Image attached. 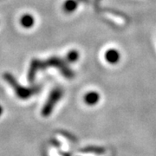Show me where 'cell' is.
<instances>
[{"label":"cell","instance_id":"9","mask_svg":"<svg viewBox=\"0 0 156 156\" xmlns=\"http://www.w3.org/2000/svg\"><path fill=\"white\" fill-rule=\"evenodd\" d=\"M3 111H4V109H3V107L0 105V116L3 115Z\"/></svg>","mask_w":156,"mask_h":156},{"label":"cell","instance_id":"1","mask_svg":"<svg viewBox=\"0 0 156 156\" xmlns=\"http://www.w3.org/2000/svg\"><path fill=\"white\" fill-rule=\"evenodd\" d=\"M67 63V61L56 56H50V58L44 61L39 60L37 58H34L31 60L30 64L28 74H27V79L30 83H32L39 71L45 70L47 68L50 67L57 69V70H59V72L65 78L73 79L75 76V73L68 66Z\"/></svg>","mask_w":156,"mask_h":156},{"label":"cell","instance_id":"5","mask_svg":"<svg viewBox=\"0 0 156 156\" xmlns=\"http://www.w3.org/2000/svg\"><path fill=\"white\" fill-rule=\"evenodd\" d=\"M101 99V95L98 92L90 91L88 92L84 96V101L89 106H95L96 105Z\"/></svg>","mask_w":156,"mask_h":156},{"label":"cell","instance_id":"3","mask_svg":"<svg viewBox=\"0 0 156 156\" xmlns=\"http://www.w3.org/2000/svg\"><path fill=\"white\" fill-rule=\"evenodd\" d=\"M63 94H64L63 89L60 87H56L52 89L41 110V115L44 117L50 116L54 110L55 107L56 106V104L62 98Z\"/></svg>","mask_w":156,"mask_h":156},{"label":"cell","instance_id":"4","mask_svg":"<svg viewBox=\"0 0 156 156\" xmlns=\"http://www.w3.org/2000/svg\"><path fill=\"white\" fill-rule=\"evenodd\" d=\"M105 59L110 64H116L121 59V53L115 49H110L105 53Z\"/></svg>","mask_w":156,"mask_h":156},{"label":"cell","instance_id":"7","mask_svg":"<svg viewBox=\"0 0 156 156\" xmlns=\"http://www.w3.org/2000/svg\"><path fill=\"white\" fill-rule=\"evenodd\" d=\"M77 0H66L63 4V10L66 13H72L77 9Z\"/></svg>","mask_w":156,"mask_h":156},{"label":"cell","instance_id":"2","mask_svg":"<svg viewBox=\"0 0 156 156\" xmlns=\"http://www.w3.org/2000/svg\"><path fill=\"white\" fill-rule=\"evenodd\" d=\"M3 77L7 83L13 89L15 94L17 97L21 100H27L30 99L31 96L38 94L40 91V86L35 85L32 87H24L18 83L17 79L14 77V76L9 72L4 74Z\"/></svg>","mask_w":156,"mask_h":156},{"label":"cell","instance_id":"6","mask_svg":"<svg viewBox=\"0 0 156 156\" xmlns=\"http://www.w3.org/2000/svg\"><path fill=\"white\" fill-rule=\"evenodd\" d=\"M20 23L23 28L30 29L35 24V18L30 14H24L20 18Z\"/></svg>","mask_w":156,"mask_h":156},{"label":"cell","instance_id":"8","mask_svg":"<svg viewBox=\"0 0 156 156\" xmlns=\"http://www.w3.org/2000/svg\"><path fill=\"white\" fill-rule=\"evenodd\" d=\"M80 57V54L76 50H72L70 51H69L66 56V61L68 63H74L76 62H77L79 60Z\"/></svg>","mask_w":156,"mask_h":156}]
</instances>
